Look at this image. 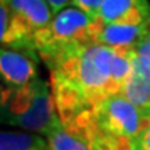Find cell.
<instances>
[{"instance_id":"cell-1","label":"cell","mask_w":150,"mask_h":150,"mask_svg":"<svg viewBox=\"0 0 150 150\" xmlns=\"http://www.w3.org/2000/svg\"><path fill=\"white\" fill-rule=\"evenodd\" d=\"M114 52V47L89 42L39 54L50 72V88L63 124L112 96Z\"/></svg>"},{"instance_id":"cell-2","label":"cell","mask_w":150,"mask_h":150,"mask_svg":"<svg viewBox=\"0 0 150 150\" xmlns=\"http://www.w3.org/2000/svg\"><path fill=\"white\" fill-rule=\"evenodd\" d=\"M145 118V106L114 95L64 124L96 150H134Z\"/></svg>"},{"instance_id":"cell-3","label":"cell","mask_w":150,"mask_h":150,"mask_svg":"<svg viewBox=\"0 0 150 150\" xmlns=\"http://www.w3.org/2000/svg\"><path fill=\"white\" fill-rule=\"evenodd\" d=\"M1 122L43 136L61 125L50 85L38 76L21 88L3 86Z\"/></svg>"},{"instance_id":"cell-4","label":"cell","mask_w":150,"mask_h":150,"mask_svg":"<svg viewBox=\"0 0 150 150\" xmlns=\"http://www.w3.org/2000/svg\"><path fill=\"white\" fill-rule=\"evenodd\" d=\"M100 20L75 7H65L53 17L47 27L33 35L32 47L38 54L60 47L95 42Z\"/></svg>"},{"instance_id":"cell-5","label":"cell","mask_w":150,"mask_h":150,"mask_svg":"<svg viewBox=\"0 0 150 150\" xmlns=\"http://www.w3.org/2000/svg\"><path fill=\"white\" fill-rule=\"evenodd\" d=\"M40 56L31 47H1L0 76L4 88H21L38 78Z\"/></svg>"},{"instance_id":"cell-6","label":"cell","mask_w":150,"mask_h":150,"mask_svg":"<svg viewBox=\"0 0 150 150\" xmlns=\"http://www.w3.org/2000/svg\"><path fill=\"white\" fill-rule=\"evenodd\" d=\"M97 18L103 24L142 25L150 21L149 0H106Z\"/></svg>"},{"instance_id":"cell-7","label":"cell","mask_w":150,"mask_h":150,"mask_svg":"<svg viewBox=\"0 0 150 150\" xmlns=\"http://www.w3.org/2000/svg\"><path fill=\"white\" fill-rule=\"evenodd\" d=\"M150 29V21L142 25H121L99 22L95 42L114 49H135Z\"/></svg>"},{"instance_id":"cell-8","label":"cell","mask_w":150,"mask_h":150,"mask_svg":"<svg viewBox=\"0 0 150 150\" xmlns=\"http://www.w3.org/2000/svg\"><path fill=\"white\" fill-rule=\"evenodd\" d=\"M33 31L17 16L6 3L0 0V42L1 47H32Z\"/></svg>"},{"instance_id":"cell-9","label":"cell","mask_w":150,"mask_h":150,"mask_svg":"<svg viewBox=\"0 0 150 150\" xmlns=\"http://www.w3.org/2000/svg\"><path fill=\"white\" fill-rule=\"evenodd\" d=\"M10 8L36 33L52 22L56 13L46 0H6Z\"/></svg>"},{"instance_id":"cell-10","label":"cell","mask_w":150,"mask_h":150,"mask_svg":"<svg viewBox=\"0 0 150 150\" xmlns=\"http://www.w3.org/2000/svg\"><path fill=\"white\" fill-rule=\"evenodd\" d=\"M121 95L139 107L150 103V65L143 59H140L136 52L134 57L132 72Z\"/></svg>"},{"instance_id":"cell-11","label":"cell","mask_w":150,"mask_h":150,"mask_svg":"<svg viewBox=\"0 0 150 150\" xmlns=\"http://www.w3.org/2000/svg\"><path fill=\"white\" fill-rule=\"evenodd\" d=\"M0 150H50V146L40 134L6 129L0 134Z\"/></svg>"},{"instance_id":"cell-12","label":"cell","mask_w":150,"mask_h":150,"mask_svg":"<svg viewBox=\"0 0 150 150\" xmlns=\"http://www.w3.org/2000/svg\"><path fill=\"white\" fill-rule=\"evenodd\" d=\"M50 150H96L81 135L67 128L64 124L46 135Z\"/></svg>"},{"instance_id":"cell-13","label":"cell","mask_w":150,"mask_h":150,"mask_svg":"<svg viewBox=\"0 0 150 150\" xmlns=\"http://www.w3.org/2000/svg\"><path fill=\"white\" fill-rule=\"evenodd\" d=\"M134 150H150V103L145 106V118L135 139Z\"/></svg>"},{"instance_id":"cell-14","label":"cell","mask_w":150,"mask_h":150,"mask_svg":"<svg viewBox=\"0 0 150 150\" xmlns=\"http://www.w3.org/2000/svg\"><path fill=\"white\" fill-rule=\"evenodd\" d=\"M104 1L106 0H71L70 4L72 7H75V8H78V10L97 18L99 11L102 8V6L104 4Z\"/></svg>"},{"instance_id":"cell-15","label":"cell","mask_w":150,"mask_h":150,"mask_svg":"<svg viewBox=\"0 0 150 150\" xmlns=\"http://www.w3.org/2000/svg\"><path fill=\"white\" fill-rule=\"evenodd\" d=\"M135 52L138 53V56L140 59H143L150 65V29L147 31V33L145 36L142 38V40L136 45Z\"/></svg>"},{"instance_id":"cell-16","label":"cell","mask_w":150,"mask_h":150,"mask_svg":"<svg viewBox=\"0 0 150 150\" xmlns=\"http://www.w3.org/2000/svg\"><path fill=\"white\" fill-rule=\"evenodd\" d=\"M46 1L52 6V8H53V11L56 14H57L59 11H61L63 8H65V7L71 3V0H46Z\"/></svg>"}]
</instances>
